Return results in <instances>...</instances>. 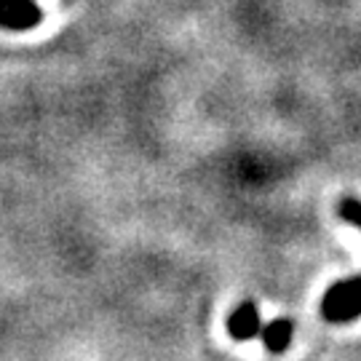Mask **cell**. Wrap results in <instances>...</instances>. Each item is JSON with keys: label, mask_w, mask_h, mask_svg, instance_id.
Instances as JSON below:
<instances>
[{"label": "cell", "mask_w": 361, "mask_h": 361, "mask_svg": "<svg viewBox=\"0 0 361 361\" xmlns=\"http://www.w3.org/2000/svg\"><path fill=\"white\" fill-rule=\"evenodd\" d=\"M322 313L332 324L356 322L361 316V276L329 286L322 300Z\"/></svg>", "instance_id": "1"}, {"label": "cell", "mask_w": 361, "mask_h": 361, "mask_svg": "<svg viewBox=\"0 0 361 361\" xmlns=\"http://www.w3.org/2000/svg\"><path fill=\"white\" fill-rule=\"evenodd\" d=\"M43 22V11L35 0H0V27L27 32Z\"/></svg>", "instance_id": "2"}, {"label": "cell", "mask_w": 361, "mask_h": 361, "mask_svg": "<svg viewBox=\"0 0 361 361\" xmlns=\"http://www.w3.org/2000/svg\"><path fill=\"white\" fill-rule=\"evenodd\" d=\"M228 332H231L233 340H252L255 335H259L262 324H259L257 305L255 302H241L228 319Z\"/></svg>", "instance_id": "3"}, {"label": "cell", "mask_w": 361, "mask_h": 361, "mask_svg": "<svg viewBox=\"0 0 361 361\" xmlns=\"http://www.w3.org/2000/svg\"><path fill=\"white\" fill-rule=\"evenodd\" d=\"M259 335H262V343H265V348L271 350V353H284L289 348V343H292L295 326H292L289 319H276V322L265 324Z\"/></svg>", "instance_id": "4"}, {"label": "cell", "mask_w": 361, "mask_h": 361, "mask_svg": "<svg viewBox=\"0 0 361 361\" xmlns=\"http://www.w3.org/2000/svg\"><path fill=\"white\" fill-rule=\"evenodd\" d=\"M337 214L350 222L353 228H359L361 231V201L359 198H343L340 201V207H337Z\"/></svg>", "instance_id": "5"}]
</instances>
